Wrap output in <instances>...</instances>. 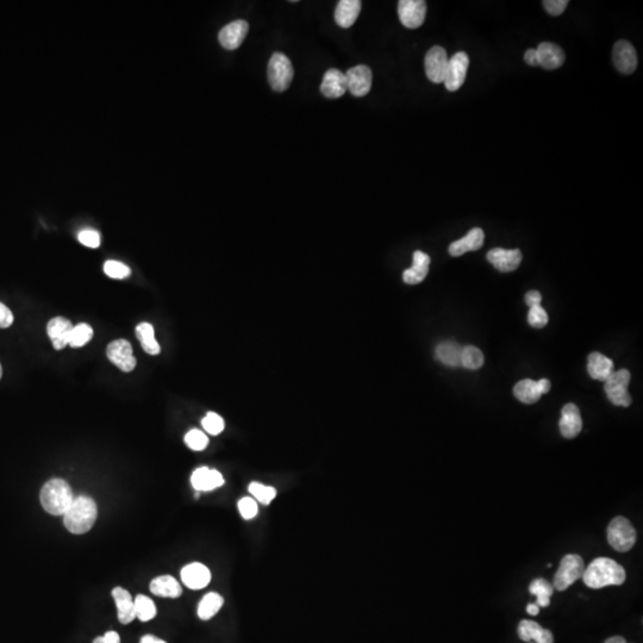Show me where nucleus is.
<instances>
[{
    "label": "nucleus",
    "mask_w": 643,
    "mask_h": 643,
    "mask_svg": "<svg viewBox=\"0 0 643 643\" xmlns=\"http://www.w3.org/2000/svg\"><path fill=\"white\" fill-rule=\"evenodd\" d=\"M627 574L622 566L609 557L594 559L583 574V580L589 589H598L611 585H622Z\"/></svg>",
    "instance_id": "f257e3e1"
},
{
    "label": "nucleus",
    "mask_w": 643,
    "mask_h": 643,
    "mask_svg": "<svg viewBox=\"0 0 643 643\" xmlns=\"http://www.w3.org/2000/svg\"><path fill=\"white\" fill-rule=\"evenodd\" d=\"M98 517V507L91 497L88 496H79L72 503L70 509L63 514V523L67 530L75 534L83 535L96 523Z\"/></svg>",
    "instance_id": "f03ea898"
},
{
    "label": "nucleus",
    "mask_w": 643,
    "mask_h": 643,
    "mask_svg": "<svg viewBox=\"0 0 643 643\" xmlns=\"http://www.w3.org/2000/svg\"><path fill=\"white\" fill-rule=\"evenodd\" d=\"M41 505L48 514L63 516L74 500L70 484L63 479H51L42 487L40 494Z\"/></svg>",
    "instance_id": "7ed1b4c3"
},
{
    "label": "nucleus",
    "mask_w": 643,
    "mask_h": 643,
    "mask_svg": "<svg viewBox=\"0 0 643 643\" xmlns=\"http://www.w3.org/2000/svg\"><path fill=\"white\" fill-rule=\"evenodd\" d=\"M585 564L580 555L567 554L560 561V566L556 571L553 586L557 591H566L569 586L583 578Z\"/></svg>",
    "instance_id": "20e7f679"
},
{
    "label": "nucleus",
    "mask_w": 643,
    "mask_h": 643,
    "mask_svg": "<svg viewBox=\"0 0 643 643\" xmlns=\"http://www.w3.org/2000/svg\"><path fill=\"white\" fill-rule=\"evenodd\" d=\"M636 530L626 517L619 516L608 527V542L617 552H629L636 542Z\"/></svg>",
    "instance_id": "39448f33"
},
{
    "label": "nucleus",
    "mask_w": 643,
    "mask_h": 643,
    "mask_svg": "<svg viewBox=\"0 0 643 643\" xmlns=\"http://www.w3.org/2000/svg\"><path fill=\"white\" fill-rule=\"evenodd\" d=\"M293 74L295 72L290 58L282 53H274L267 68L270 88L277 92L286 91L292 83Z\"/></svg>",
    "instance_id": "423d86ee"
},
{
    "label": "nucleus",
    "mask_w": 643,
    "mask_h": 643,
    "mask_svg": "<svg viewBox=\"0 0 643 643\" xmlns=\"http://www.w3.org/2000/svg\"><path fill=\"white\" fill-rule=\"evenodd\" d=\"M630 382V372L628 370L617 371L605 380L604 391L608 399L616 407H628L631 404V396L628 392Z\"/></svg>",
    "instance_id": "0eeeda50"
},
{
    "label": "nucleus",
    "mask_w": 643,
    "mask_h": 643,
    "mask_svg": "<svg viewBox=\"0 0 643 643\" xmlns=\"http://www.w3.org/2000/svg\"><path fill=\"white\" fill-rule=\"evenodd\" d=\"M469 55L464 51H459L448 60V67L446 72L443 83L446 88L450 92H455L465 83L466 75L469 71Z\"/></svg>",
    "instance_id": "6e6552de"
},
{
    "label": "nucleus",
    "mask_w": 643,
    "mask_h": 643,
    "mask_svg": "<svg viewBox=\"0 0 643 643\" xmlns=\"http://www.w3.org/2000/svg\"><path fill=\"white\" fill-rule=\"evenodd\" d=\"M106 355L113 365L123 372H131L136 367V359L133 357V345L124 339L115 340L108 345Z\"/></svg>",
    "instance_id": "1a4fd4ad"
},
{
    "label": "nucleus",
    "mask_w": 643,
    "mask_h": 643,
    "mask_svg": "<svg viewBox=\"0 0 643 643\" xmlns=\"http://www.w3.org/2000/svg\"><path fill=\"white\" fill-rule=\"evenodd\" d=\"M427 15V3L423 0H400L398 3V16L404 26L417 29L423 24Z\"/></svg>",
    "instance_id": "9d476101"
},
{
    "label": "nucleus",
    "mask_w": 643,
    "mask_h": 643,
    "mask_svg": "<svg viewBox=\"0 0 643 643\" xmlns=\"http://www.w3.org/2000/svg\"><path fill=\"white\" fill-rule=\"evenodd\" d=\"M424 66L428 79L434 83H443L448 67V56L446 50L440 46L432 47L425 55Z\"/></svg>",
    "instance_id": "9b49d317"
},
{
    "label": "nucleus",
    "mask_w": 643,
    "mask_h": 643,
    "mask_svg": "<svg viewBox=\"0 0 643 643\" xmlns=\"http://www.w3.org/2000/svg\"><path fill=\"white\" fill-rule=\"evenodd\" d=\"M347 91L355 97H365L372 88L373 74L368 66L359 65L345 72Z\"/></svg>",
    "instance_id": "f8f14e48"
},
{
    "label": "nucleus",
    "mask_w": 643,
    "mask_h": 643,
    "mask_svg": "<svg viewBox=\"0 0 643 643\" xmlns=\"http://www.w3.org/2000/svg\"><path fill=\"white\" fill-rule=\"evenodd\" d=\"M612 61L616 70L622 74H631L637 67V54L628 41L616 42L612 49Z\"/></svg>",
    "instance_id": "ddd939ff"
},
{
    "label": "nucleus",
    "mask_w": 643,
    "mask_h": 643,
    "mask_svg": "<svg viewBox=\"0 0 643 643\" xmlns=\"http://www.w3.org/2000/svg\"><path fill=\"white\" fill-rule=\"evenodd\" d=\"M250 31V24L242 19L231 22L220 30L218 35L220 46L228 50H235L245 41L247 33Z\"/></svg>",
    "instance_id": "4468645a"
},
{
    "label": "nucleus",
    "mask_w": 643,
    "mask_h": 643,
    "mask_svg": "<svg viewBox=\"0 0 643 643\" xmlns=\"http://www.w3.org/2000/svg\"><path fill=\"white\" fill-rule=\"evenodd\" d=\"M487 260L494 265V268L503 273H509L519 268L522 262V253L519 250L494 248L487 253Z\"/></svg>",
    "instance_id": "2eb2a0df"
},
{
    "label": "nucleus",
    "mask_w": 643,
    "mask_h": 643,
    "mask_svg": "<svg viewBox=\"0 0 643 643\" xmlns=\"http://www.w3.org/2000/svg\"><path fill=\"white\" fill-rule=\"evenodd\" d=\"M561 435L566 439H574L580 434L583 429V419L580 411L576 404H566L561 410V418L559 422Z\"/></svg>",
    "instance_id": "dca6fc26"
},
{
    "label": "nucleus",
    "mask_w": 643,
    "mask_h": 643,
    "mask_svg": "<svg viewBox=\"0 0 643 643\" xmlns=\"http://www.w3.org/2000/svg\"><path fill=\"white\" fill-rule=\"evenodd\" d=\"M181 580L191 589H202L210 584L211 572L205 564L192 562L181 569Z\"/></svg>",
    "instance_id": "f3484780"
},
{
    "label": "nucleus",
    "mask_w": 643,
    "mask_h": 643,
    "mask_svg": "<svg viewBox=\"0 0 643 643\" xmlns=\"http://www.w3.org/2000/svg\"><path fill=\"white\" fill-rule=\"evenodd\" d=\"M320 92L324 97L330 99H336L347 92V80L343 72L332 68L325 72L323 81L320 83Z\"/></svg>",
    "instance_id": "a211bd4d"
},
{
    "label": "nucleus",
    "mask_w": 643,
    "mask_h": 643,
    "mask_svg": "<svg viewBox=\"0 0 643 643\" xmlns=\"http://www.w3.org/2000/svg\"><path fill=\"white\" fill-rule=\"evenodd\" d=\"M72 330H73V325H72L71 320H67L65 317H55L53 320H50L47 325L48 336L56 350H61L68 345Z\"/></svg>",
    "instance_id": "6ab92c4d"
},
{
    "label": "nucleus",
    "mask_w": 643,
    "mask_h": 643,
    "mask_svg": "<svg viewBox=\"0 0 643 643\" xmlns=\"http://www.w3.org/2000/svg\"><path fill=\"white\" fill-rule=\"evenodd\" d=\"M191 484L197 491L216 490L225 485V478L216 469L200 467L192 473Z\"/></svg>",
    "instance_id": "aec40b11"
},
{
    "label": "nucleus",
    "mask_w": 643,
    "mask_h": 643,
    "mask_svg": "<svg viewBox=\"0 0 643 643\" xmlns=\"http://www.w3.org/2000/svg\"><path fill=\"white\" fill-rule=\"evenodd\" d=\"M519 639L528 643H554L552 631L541 627L534 621L523 619L517 629Z\"/></svg>",
    "instance_id": "412c9836"
},
{
    "label": "nucleus",
    "mask_w": 643,
    "mask_h": 643,
    "mask_svg": "<svg viewBox=\"0 0 643 643\" xmlns=\"http://www.w3.org/2000/svg\"><path fill=\"white\" fill-rule=\"evenodd\" d=\"M539 56V66L544 70H556L560 68L564 63V50L555 43L542 42L536 48Z\"/></svg>",
    "instance_id": "4be33fe9"
},
{
    "label": "nucleus",
    "mask_w": 643,
    "mask_h": 643,
    "mask_svg": "<svg viewBox=\"0 0 643 643\" xmlns=\"http://www.w3.org/2000/svg\"><path fill=\"white\" fill-rule=\"evenodd\" d=\"M113 597L117 606V616L122 624H129L136 619L135 612V601L131 594L123 587H115L113 589Z\"/></svg>",
    "instance_id": "5701e85b"
},
{
    "label": "nucleus",
    "mask_w": 643,
    "mask_h": 643,
    "mask_svg": "<svg viewBox=\"0 0 643 643\" xmlns=\"http://www.w3.org/2000/svg\"><path fill=\"white\" fill-rule=\"evenodd\" d=\"M484 231L480 228H473L461 240L453 242L449 245V254L452 257H461L467 252L480 250L484 245Z\"/></svg>",
    "instance_id": "b1692460"
},
{
    "label": "nucleus",
    "mask_w": 643,
    "mask_h": 643,
    "mask_svg": "<svg viewBox=\"0 0 643 643\" xmlns=\"http://www.w3.org/2000/svg\"><path fill=\"white\" fill-rule=\"evenodd\" d=\"M430 266V257L428 254L417 250L414 253V262L409 270H404L402 280L409 285H416L427 278Z\"/></svg>",
    "instance_id": "393cba45"
},
{
    "label": "nucleus",
    "mask_w": 643,
    "mask_h": 643,
    "mask_svg": "<svg viewBox=\"0 0 643 643\" xmlns=\"http://www.w3.org/2000/svg\"><path fill=\"white\" fill-rule=\"evenodd\" d=\"M361 1L359 0H341L335 10V21L341 28H350L357 22L361 11Z\"/></svg>",
    "instance_id": "a878e982"
},
{
    "label": "nucleus",
    "mask_w": 643,
    "mask_h": 643,
    "mask_svg": "<svg viewBox=\"0 0 643 643\" xmlns=\"http://www.w3.org/2000/svg\"><path fill=\"white\" fill-rule=\"evenodd\" d=\"M587 372H589V377L594 380L605 382L606 379L614 372V362L605 355L594 352L589 355Z\"/></svg>",
    "instance_id": "bb28decb"
},
{
    "label": "nucleus",
    "mask_w": 643,
    "mask_h": 643,
    "mask_svg": "<svg viewBox=\"0 0 643 643\" xmlns=\"http://www.w3.org/2000/svg\"><path fill=\"white\" fill-rule=\"evenodd\" d=\"M150 591L155 596L163 598H179L183 594L180 583L172 576H161L153 579L150 583Z\"/></svg>",
    "instance_id": "cd10ccee"
},
{
    "label": "nucleus",
    "mask_w": 643,
    "mask_h": 643,
    "mask_svg": "<svg viewBox=\"0 0 643 643\" xmlns=\"http://www.w3.org/2000/svg\"><path fill=\"white\" fill-rule=\"evenodd\" d=\"M461 353H462V347L453 341L442 342L436 348L437 360L449 367H460Z\"/></svg>",
    "instance_id": "c85d7f7f"
},
{
    "label": "nucleus",
    "mask_w": 643,
    "mask_h": 643,
    "mask_svg": "<svg viewBox=\"0 0 643 643\" xmlns=\"http://www.w3.org/2000/svg\"><path fill=\"white\" fill-rule=\"evenodd\" d=\"M223 604H225V598L216 592H210V594H205L198 604L197 614L202 621H209L220 612Z\"/></svg>",
    "instance_id": "c756f323"
},
{
    "label": "nucleus",
    "mask_w": 643,
    "mask_h": 643,
    "mask_svg": "<svg viewBox=\"0 0 643 643\" xmlns=\"http://www.w3.org/2000/svg\"><path fill=\"white\" fill-rule=\"evenodd\" d=\"M136 336L141 342L142 348L149 355H158L161 352L158 341L155 340L154 327L150 323L143 322L136 327Z\"/></svg>",
    "instance_id": "7c9ffc66"
},
{
    "label": "nucleus",
    "mask_w": 643,
    "mask_h": 643,
    "mask_svg": "<svg viewBox=\"0 0 643 643\" xmlns=\"http://www.w3.org/2000/svg\"><path fill=\"white\" fill-rule=\"evenodd\" d=\"M514 394L519 402L524 404H535L542 396L537 389V384L531 379H524L517 382L514 387Z\"/></svg>",
    "instance_id": "2f4dec72"
},
{
    "label": "nucleus",
    "mask_w": 643,
    "mask_h": 643,
    "mask_svg": "<svg viewBox=\"0 0 643 643\" xmlns=\"http://www.w3.org/2000/svg\"><path fill=\"white\" fill-rule=\"evenodd\" d=\"M529 591L531 594H535L537 597L536 605L539 608H547L551 604V597L554 594V586L546 579L539 578L531 581Z\"/></svg>",
    "instance_id": "473e14b6"
},
{
    "label": "nucleus",
    "mask_w": 643,
    "mask_h": 643,
    "mask_svg": "<svg viewBox=\"0 0 643 643\" xmlns=\"http://www.w3.org/2000/svg\"><path fill=\"white\" fill-rule=\"evenodd\" d=\"M133 601H135L136 619L142 622H148L156 616V612H158L156 606L149 597H147L145 594H138Z\"/></svg>",
    "instance_id": "72a5a7b5"
},
{
    "label": "nucleus",
    "mask_w": 643,
    "mask_h": 643,
    "mask_svg": "<svg viewBox=\"0 0 643 643\" xmlns=\"http://www.w3.org/2000/svg\"><path fill=\"white\" fill-rule=\"evenodd\" d=\"M484 365V355L482 350L474 347V345H467L462 348L461 353V366L465 367L467 370H479Z\"/></svg>",
    "instance_id": "f704fd0d"
},
{
    "label": "nucleus",
    "mask_w": 643,
    "mask_h": 643,
    "mask_svg": "<svg viewBox=\"0 0 643 643\" xmlns=\"http://www.w3.org/2000/svg\"><path fill=\"white\" fill-rule=\"evenodd\" d=\"M93 337V329L88 323H80L73 327L68 345L72 348H80L88 343Z\"/></svg>",
    "instance_id": "c9c22d12"
},
{
    "label": "nucleus",
    "mask_w": 643,
    "mask_h": 643,
    "mask_svg": "<svg viewBox=\"0 0 643 643\" xmlns=\"http://www.w3.org/2000/svg\"><path fill=\"white\" fill-rule=\"evenodd\" d=\"M250 494L257 499V502L262 503L265 505H268L273 499L277 497V490L272 486L263 485L261 482H250L248 487Z\"/></svg>",
    "instance_id": "e433bc0d"
},
{
    "label": "nucleus",
    "mask_w": 643,
    "mask_h": 643,
    "mask_svg": "<svg viewBox=\"0 0 643 643\" xmlns=\"http://www.w3.org/2000/svg\"><path fill=\"white\" fill-rule=\"evenodd\" d=\"M185 443L192 450L200 452L208 447L209 437L202 430L192 429L185 435Z\"/></svg>",
    "instance_id": "4c0bfd02"
},
{
    "label": "nucleus",
    "mask_w": 643,
    "mask_h": 643,
    "mask_svg": "<svg viewBox=\"0 0 643 643\" xmlns=\"http://www.w3.org/2000/svg\"><path fill=\"white\" fill-rule=\"evenodd\" d=\"M202 425L210 435H220L225 430V421L215 412H209L202 421Z\"/></svg>",
    "instance_id": "58836bf2"
},
{
    "label": "nucleus",
    "mask_w": 643,
    "mask_h": 643,
    "mask_svg": "<svg viewBox=\"0 0 643 643\" xmlns=\"http://www.w3.org/2000/svg\"><path fill=\"white\" fill-rule=\"evenodd\" d=\"M104 272L108 277L113 279L128 278L130 273H131V270H130L128 266H125L124 263L120 261H113V260L105 262Z\"/></svg>",
    "instance_id": "ea45409f"
},
{
    "label": "nucleus",
    "mask_w": 643,
    "mask_h": 643,
    "mask_svg": "<svg viewBox=\"0 0 643 643\" xmlns=\"http://www.w3.org/2000/svg\"><path fill=\"white\" fill-rule=\"evenodd\" d=\"M237 507H238V511H240L242 517L247 519V521L253 519L257 516V511H259L257 500L254 498H250V497H243V498L240 499L237 503Z\"/></svg>",
    "instance_id": "a19ab883"
},
{
    "label": "nucleus",
    "mask_w": 643,
    "mask_h": 643,
    "mask_svg": "<svg viewBox=\"0 0 643 643\" xmlns=\"http://www.w3.org/2000/svg\"><path fill=\"white\" fill-rule=\"evenodd\" d=\"M528 322L532 328L542 329L548 323L547 312L544 311L541 305L530 307V311L528 314Z\"/></svg>",
    "instance_id": "79ce46f5"
},
{
    "label": "nucleus",
    "mask_w": 643,
    "mask_h": 643,
    "mask_svg": "<svg viewBox=\"0 0 643 643\" xmlns=\"http://www.w3.org/2000/svg\"><path fill=\"white\" fill-rule=\"evenodd\" d=\"M79 241L81 245L90 248H98L100 245V234L93 229H85L80 231Z\"/></svg>",
    "instance_id": "37998d69"
},
{
    "label": "nucleus",
    "mask_w": 643,
    "mask_h": 643,
    "mask_svg": "<svg viewBox=\"0 0 643 643\" xmlns=\"http://www.w3.org/2000/svg\"><path fill=\"white\" fill-rule=\"evenodd\" d=\"M569 5L567 0H544V6L552 16H559L564 13Z\"/></svg>",
    "instance_id": "c03bdc74"
},
{
    "label": "nucleus",
    "mask_w": 643,
    "mask_h": 643,
    "mask_svg": "<svg viewBox=\"0 0 643 643\" xmlns=\"http://www.w3.org/2000/svg\"><path fill=\"white\" fill-rule=\"evenodd\" d=\"M13 323V312L5 304L0 303V329L10 328Z\"/></svg>",
    "instance_id": "a18cd8bd"
},
{
    "label": "nucleus",
    "mask_w": 643,
    "mask_h": 643,
    "mask_svg": "<svg viewBox=\"0 0 643 643\" xmlns=\"http://www.w3.org/2000/svg\"><path fill=\"white\" fill-rule=\"evenodd\" d=\"M93 643H121V637L116 631H108L104 635L97 637Z\"/></svg>",
    "instance_id": "49530a36"
},
{
    "label": "nucleus",
    "mask_w": 643,
    "mask_h": 643,
    "mask_svg": "<svg viewBox=\"0 0 643 643\" xmlns=\"http://www.w3.org/2000/svg\"><path fill=\"white\" fill-rule=\"evenodd\" d=\"M541 302H542V295L539 291H530L526 295V303L529 307H539Z\"/></svg>",
    "instance_id": "de8ad7c7"
},
{
    "label": "nucleus",
    "mask_w": 643,
    "mask_h": 643,
    "mask_svg": "<svg viewBox=\"0 0 643 643\" xmlns=\"http://www.w3.org/2000/svg\"><path fill=\"white\" fill-rule=\"evenodd\" d=\"M524 61L529 65V66H539V56H537V51L536 49H528L524 54Z\"/></svg>",
    "instance_id": "09e8293b"
},
{
    "label": "nucleus",
    "mask_w": 643,
    "mask_h": 643,
    "mask_svg": "<svg viewBox=\"0 0 643 643\" xmlns=\"http://www.w3.org/2000/svg\"><path fill=\"white\" fill-rule=\"evenodd\" d=\"M536 384H537V389L541 394L548 393L552 387V384L548 379H541L539 382H536Z\"/></svg>",
    "instance_id": "8fccbe9b"
},
{
    "label": "nucleus",
    "mask_w": 643,
    "mask_h": 643,
    "mask_svg": "<svg viewBox=\"0 0 643 643\" xmlns=\"http://www.w3.org/2000/svg\"><path fill=\"white\" fill-rule=\"evenodd\" d=\"M140 643H167L166 641L163 640L158 639L156 636L154 635H145L142 636L141 641Z\"/></svg>",
    "instance_id": "3c124183"
},
{
    "label": "nucleus",
    "mask_w": 643,
    "mask_h": 643,
    "mask_svg": "<svg viewBox=\"0 0 643 643\" xmlns=\"http://www.w3.org/2000/svg\"><path fill=\"white\" fill-rule=\"evenodd\" d=\"M527 612L528 614H531V616H536V614H539V606L536 605V604H528Z\"/></svg>",
    "instance_id": "603ef678"
},
{
    "label": "nucleus",
    "mask_w": 643,
    "mask_h": 643,
    "mask_svg": "<svg viewBox=\"0 0 643 643\" xmlns=\"http://www.w3.org/2000/svg\"><path fill=\"white\" fill-rule=\"evenodd\" d=\"M604 643H627V641L622 636H614V637L606 640Z\"/></svg>",
    "instance_id": "864d4df0"
},
{
    "label": "nucleus",
    "mask_w": 643,
    "mask_h": 643,
    "mask_svg": "<svg viewBox=\"0 0 643 643\" xmlns=\"http://www.w3.org/2000/svg\"><path fill=\"white\" fill-rule=\"evenodd\" d=\"M1 377H3V367L0 365V379H1Z\"/></svg>",
    "instance_id": "5fc2aeb1"
}]
</instances>
